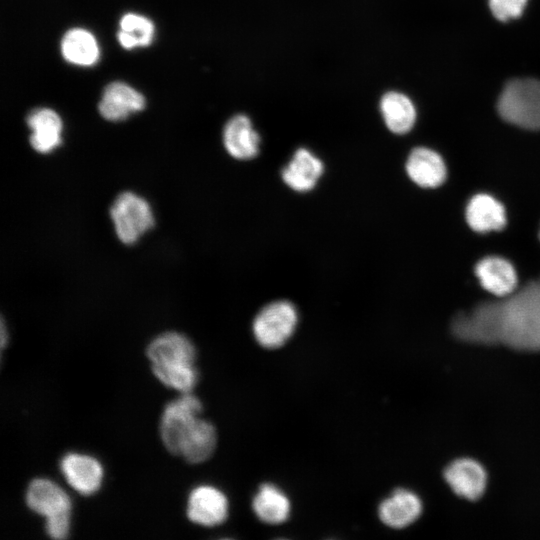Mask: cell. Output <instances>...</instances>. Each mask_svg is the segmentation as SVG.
<instances>
[{"mask_svg":"<svg viewBox=\"0 0 540 540\" xmlns=\"http://www.w3.org/2000/svg\"><path fill=\"white\" fill-rule=\"evenodd\" d=\"M501 343L518 350H540V280L502 300Z\"/></svg>","mask_w":540,"mask_h":540,"instance_id":"1","label":"cell"},{"mask_svg":"<svg viewBox=\"0 0 540 540\" xmlns=\"http://www.w3.org/2000/svg\"><path fill=\"white\" fill-rule=\"evenodd\" d=\"M27 506L46 518L45 529L53 539H65L70 530L71 500L66 492L51 480L36 478L28 485Z\"/></svg>","mask_w":540,"mask_h":540,"instance_id":"2","label":"cell"},{"mask_svg":"<svg viewBox=\"0 0 540 540\" xmlns=\"http://www.w3.org/2000/svg\"><path fill=\"white\" fill-rule=\"evenodd\" d=\"M499 115L508 123L527 130H540V80L509 81L499 96Z\"/></svg>","mask_w":540,"mask_h":540,"instance_id":"3","label":"cell"},{"mask_svg":"<svg viewBox=\"0 0 540 540\" xmlns=\"http://www.w3.org/2000/svg\"><path fill=\"white\" fill-rule=\"evenodd\" d=\"M216 443V430L209 421L199 416H184L173 425L166 449L191 464H198L210 458Z\"/></svg>","mask_w":540,"mask_h":540,"instance_id":"4","label":"cell"},{"mask_svg":"<svg viewBox=\"0 0 540 540\" xmlns=\"http://www.w3.org/2000/svg\"><path fill=\"white\" fill-rule=\"evenodd\" d=\"M110 216L118 239L127 245L139 240L154 225L150 204L136 193L126 191L114 200Z\"/></svg>","mask_w":540,"mask_h":540,"instance_id":"5","label":"cell"},{"mask_svg":"<svg viewBox=\"0 0 540 540\" xmlns=\"http://www.w3.org/2000/svg\"><path fill=\"white\" fill-rule=\"evenodd\" d=\"M454 334L465 341L496 344L502 339V301H485L472 311L458 314L452 322Z\"/></svg>","mask_w":540,"mask_h":540,"instance_id":"6","label":"cell"},{"mask_svg":"<svg viewBox=\"0 0 540 540\" xmlns=\"http://www.w3.org/2000/svg\"><path fill=\"white\" fill-rule=\"evenodd\" d=\"M298 314L295 306L286 300L271 302L254 318L252 331L256 341L264 348L283 346L295 331Z\"/></svg>","mask_w":540,"mask_h":540,"instance_id":"7","label":"cell"},{"mask_svg":"<svg viewBox=\"0 0 540 540\" xmlns=\"http://www.w3.org/2000/svg\"><path fill=\"white\" fill-rule=\"evenodd\" d=\"M186 512L189 520L196 524L216 526L228 516V500L216 487L201 485L190 492Z\"/></svg>","mask_w":540,"mask_h":540,"instance_id":"8","label":"cell"},{"mask_svg":"<svg viewBox=\"0 0 540 540\" xmlns=\"http://www.w3.org/2000/svg\"><path fill=\"white\" fill-rule=\"evenodd\" d=\"M146 352L152 366L194 364L196 359L194 345L178 332L160 334L150 342Z\"/></svg>","mask_w":540,"mask_h":540,"instance_id":"9","label":"cell"},{"mask_svg":"<svg viewBox=\"0 0 540 540\" xmlns=\"http://www.w3.org/2000/svg\"><path fill=\"white\" fill-rule=\"evenodd\" d=\"M145 107V98L137 90L123 82L108 84L99 102L101 116L108 121H121Z\"/></svg>","mask_w":540,"mask_h":540,"instance_id":"10","label":"cell"},{"mask_svg":"<svg viewBox=\"0 0 540 540\" xmlns=\"http://www.w3.org/2000/svg\"><path fill=\"white\" fill-rule=\"evenodd\" d=\"M60 468L68 484L80 494L91 495L101 486L102 466L91 456L66 454L61 460Z\"/></svg>","mask_w":540,"mask_h":540,"instance_id":"11","label":"cell"},{"mask_svg":"<svg viewBox=\"0 0 540 540\" xmlns=\"http://www.w3.org/2000/svg\"><path fill=\"white\" fill-rule=\"evenodd\" d=\"M260 141V136L247 115H235L225 124L223 143L226 151L235 159L255 158L259 153Z\"/></svg>","mask_w":540,"mask_h":540,"instance_id":"12","label":"cell"},{"mask_svg":"<svg viewBox=\"0 0 540 540\" xmlns=\"http://www.w3.org/2000/svg\"><path fill=\"white\" fill-rule=\"evenodd\" d=\"M475 274L480 284L488 292L497 297H507L517 289V274L513 265L498 256H487L481 259Z\"/></svg>","mask_w":540,"mask_h":540,"instance_id":"13","label":"cell"},{"mask_svg":"<svg viewBox=\"0 0 540 540\" xmlns=\"http://www.w3.org/2000/svg\"><path fill=\"white\" fill-rule=\"evenodd\" d=\"M444 477L457 495L469 500L481 497L487 483L485 470L471 459L454 461L446 468Z\"/></svg>","mask_w":540,"mask_h":540,"instance_id":"14","label":"cell"},{"mask_svg":"<svg viewBox=\"0 0 540 540\" xmlns=\"http://www.w3.org/2000/svg\"><path fill=\"white\" fill-rule=\"evenodd\" d=\"M324 170L322 161L307 148H299L282 170V179L297 192L312 190Z\"/></svg>","mask_w":540,"mask_h":540,"instance_id":"15","label":"cell"},{"mask_svg":"<svg viewBox=\"0 0 540 540\" xmlns=\"http://www.w3.org/2000/svg\"><path fill=\"white\" fill-rule=\"evenodd\" d=\"M27 125L31 130L30 144L35 151L47 154L61 144L63 124L54 110L49 108L33 110L27 117Z\"/></svg>","mask_w":540,"mask_h":540,"instance_id":"16","label":"cell"},{"mask_svg":"<svg viewBox=\"0 0 540 540\" xmlns=\"http://www.w3.org/2000/svg\"><path fill=\"white\" fill-rule=\"evenodd\" d=\"M406 172L414 183L424 188L438 187L446 179V166L442 157L426 147L411 151L406 162Z\"/></svg>","mask_w":540,"mask_h":540,"instance_id":"17","label":"cell"},{"mask_svg":"<svg viewBox=\"0 0 540 540\" xmlns=\"http://www.w3.org/2000/svg\"><path fill=\"white\" fill-rule=\"evenodd\" d=\"M422 504L416 494L405 489H398L383 500L378 508L380 520L395 529L407 527L421 514Z\"/></svg>","mask_w":540,"mask_h":540,"instance_id":"18","label":"cell"},{"mask_svg":"<svg viewBox=\"0 0 540 540\" xmlns=\"http://www.w3.org/2000/svg\"><path fill=\"white\" fill-rule=\"evenodd\" d=\"M466 220L476 232L498 231L506 224L505 208L491 195L477 194L466 207Z\"/></svg>","mask_w":540,"mask_h":540,"instance_id":"19","label":"cell"},{"mask_svg":"<svg viewBox=\"0 0 540 540\" xmlns=\"http://www.w3.org/2000/svg\"><path fill=\"white\" fill-rule=\"evenodd\" d=\"M380 111L387 128L395 134L409 132L416 121V109L408 96L389 91L380 99Z\"/></svg>","mask_w":540,"mask_h":540,"instance_id":"20","label":"cell"},{"mask_svg":"<svg viewBox=\"0 0 540 540\" xmlns=\"http://www.w3.org/2000/svg\"><path fill=\"white\" fill-rule=\"evenodd\" d=\"M256 516L267 524L285 522L290 514V500L274 484H262L252 500Z\"/></svg>","mask_w":540,"mask_h":540,"instance_id":"21","label":"cell"},{"mask_svg":"<svg viewBox=\"0 0 540 540\" xmlns=\"http://www.w3.org/2000/svg\"><path fill=\"white\" fill-rule=\"evenodd\" d=\"M61 52L66 61L80 66H91L99 58L95 37L82 28H74L65 33L61 41Z\"/></svg>","mask_w":540,"mask_h":540,"instance_id":"22","label":"cell"},{"mask_svg":"<svg viewBox=\"0 0 540 540\" xmlns=\"http://www.w3.org/2000/svg\"><path fill=\"white\" fill-rule=\"evenodd\" d=\"M153 35L154 25L144 16L128 13L120 20V31L117 38L125 49L147 46L152 42Z\"/></svg>","mask_w":540,"mask_h":540,"instance_id":"23","label":"cell"},{"mask_svg":"<svg viewBox=\"0 0 540 540\" xmlns=\"http://www.w3.org/2000/svg\"><path fill=\"white\" fill-rule=\"evenodd\" d=\"M152 371L164 385L181 393H190L198 381L194 364L152 366Z\"/></svg>","mask_w":540,"mask_h":540,"instance_id":"24","label":"cell"},{"mask_svg":"<svg viewBox=\"0 0 540 540\" xmlns=\"http://www.w3.org/2000/svg\"><path fill=\"white\" fill-rule=\"evenodd\" d=\"M528 0H489L493 15L500 21L506 22L521 16Z\"/></svg>","mask_w":540,"mask_h":540,"instance_id":"25","label":"cell"},{"mask_svg":"<svg viewBox=\"0 0 540 540\" xmlns=\"http://www.w3.org/2000/svg\"><path fill=\"white\" fill-rule=\"evenodd\" d=\"M539 239H540V230H539Z\"/></svg>","mask_w":540,"mask_h":540,"instance_id":"26","label":"cell"}]
</instances>
